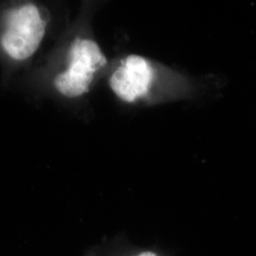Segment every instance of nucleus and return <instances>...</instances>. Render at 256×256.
<instances>
[{
  "label": "nucleus",
  "instance_id": "nucleus-1",
  "mask_svg": "<svg viewBox=\"0 0 256 256\" xmlns=\"http://www.w3.org/2000/svg\"><path fill=\"white\" fill-rule=\"evenodd\" d=\"M108 64L106 56L94 40L78 37L70 44L66 68L54 78L56 90L66 98L90 92L97 74Z\"/></svg>",
  "mask_w": 256,
  "mask_h": 256
},
{
  "label": "nucleus",
  "instance_id": "nucleus-2",
  "mask_svg": "<svg viewBox=\"0 0 256 256\" xmlns=\"http://www.w3.org/2000/svg\"><path fill=\"white\" fill-rule=\"evenodd\" d=\"M1 46L10 58L25 61L34 54L41 45L46 30V20L41 10L25 4L10 10L4 20Z\"/></svg>",
  "mask_w": 256,
  "mask_h": 256
},
{
  "label": "nucleus",
  "instance_id": "nucleus-3",
  "mask_svg": "<svg viewBox=\"0 0 256 256\" xmlns=\"http://www.w3.org/2000/svg\"><path fill=\"white\" fill-rule=\"evenodd\" d=\"M155 78V68L147 58L128 55L110 75V86L120 101L132 104L146 97Z\"/></svg>",
  "mask_w": 256,
  "mask_h": 256
},
{
  "label": "nucleus",
  "instance_id": "nucleus-4",
  "mask_svg": "<svg viewBox=\"0 0 256 256\" xmlns=\"http://www.w3.org/2000/svg\"><path fill=\"white\" fill-rule=\"evenodd\" d=\"M138 256H156L154 254H152V252H144V254H140Z\"/></svg>",
  "mask_w": 256,
  "mask_h": 256
}]
</instances>
